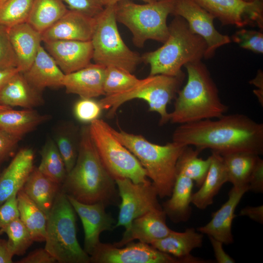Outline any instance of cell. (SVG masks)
<instances>
[{
  "instance_id": "6da1fadb",
  "label": "cell",
  "mask_w": 263,
  "mask_h": 263,
  "mask_svg": "<svg viewBox=\"0 0 263 263\" xmlns=\"http://www.w3.org/2000/svg\"><path fill=\"white\" fill-rule=\"evenodd\" d=\"M179 125L172 141L209 149L221 155L234 152L263 153V124L243 114L225 115Z\"/></svg>"
},
{
  "instance_id": "7a4b0ae2",
  "label": "cell",
  "mask_w": 263,
  "mask_h": 263,
  "mask_svg": "<svg viewBox=\"0 0 263 263\" xmlns=\"http://www.w3.org/2000/svg\"><path fill=\"white\" fill-rule=\"evenodd\" d=\"M63 183V190L81 203L101 202L106 207L120 203L115 181L101 162L88 126L80 131L77 159Z\"/></svg>"
},
{
  "instance_id": "3957f363",
  "label": "cell",
  "mask_w": 263,
  "mask_h": 263,
  "mask_svg": "<svg viewBox=\"0 0 263 263\" xmlns=\"http://www.w3.org/2000/svg\"><path fill=\"white\" fill-rule=\"evenodd\" d=\"M188 80L175 98L169 121L179 125L219 118L228 107L221 100L217 87L201 61L185 65Z\"/></svg>"
},
{
  "instance_id": "277c9868",
  "label": "cell",
  "mask_w": 263,
  "mask_h": 263,
  "mask_svg": "<svg viewBox=\"0 0 263 263\" xmlns=\"http://www.w3.org/2000/svg\"><path fill=\"white\" fill-rule=\"evenodd\" d=\"M114 136L138 159L157 190L158 197H169L176 176L178 158L188 146L172 141L164 145L152 143L144 136L117 131Z\"/></svg>"
},
{
  "instance_id": "5b68a950",
  "label": "cell",
  "mask_w": 263,
  "mask_h": 263,
  "mask_svg": "<svg viewBox=\"0 0 263 263\" xmlns=\"http://www.w3.org/2000/svg\"><path fill=\"white\" fill-rule=\"evenodd\" d=\"M169 31L163 45L141 56L142 61L150 66V75L176 76L183 73L181 68L186 64L205 57L206 41L190 30L183 18L175 16L169 26Z\"/></svg>"
},
{
  "instance_id": "8992f818",
  "label": "cell",
  "mask_w": 263,
  "mask_h": 263,
  "mask_svg": "<svg viewBox=\"0 0 263 263\" xmlns=\"http://www.w3.org/2000/svg\"><path fill=\"white\" fill-rule=\"evenodd\" d=\"M75 211L66 193L58 192L47 216L45 248L59 263H89L77 238Z\"/></svg>"
},
{
  "instance_id": "52a82bcc",
  "label": "cell",
  "mask_w": 263,
  "mask_h": 263,
  "mask_svg": "<svg viewBox=\"0 0 263 263\" xmlns=\"http://www.w3.org/2000/svg\"><path fill=\"white\" fill-rule=\"evenodd\" d=\"M185 77V74L176 76L159 74L139 79L130 89L117 94L107 95L99 102L102 109L108 110L107 116L112 117L123 104L134 99H142L149 105V110L160 117L159 124L169 121L167 106L175 98Z\"/></svg>"
},
{
  "instance_id": "ba28073f",
  "label": "cell",
  "mask_w": 263,
  "mask_h": 263,
  "mask_svg": "<svg viewBox=\"0 0 263 263\" xmlns=\"http://www.w3.org/2000/svg\"><path fill=\"white\" fill-rule=\"evenodd\" d=\"M174 1H155L140 4L122 0L115 4V18L131 31L135 46L142 47L148 39L164 43L169 36L167 20L172 13Z\"/></svg>"
},
{
  "instance_id": "9c48e42d",
  "label": "cell",
  "mask_w": 263,
  "mask_h": 263,
  "mask_svg": "<svg viewBox=\"0 0 263 263\" xmlns=\"http://www.w3.org/2000/svg\"><path fill=\"white\" fill-rule=\"evenodd\" d=\"M115 5H108L95 17L91 39L94 63L105 67L113 66L133 72L142 62L141 56L124 43L118 31Z\"/></svg>"
},
{
  "instance_id": "30bf717a",
  "label": "cell",
  "mask_w": 263,
  "mask_h": 263,
  "mask_svg": "<svg viewBox=\"0 0 263 263\" xmlns=\"http://www.w3.org/2000/svg\"><path fill=\"white\" fill-rule=\"evenodd\" d=\"M88 126L101 162L114 180L126 178L135 183L150 181L138 159L113 134L111 126L99 119L93 121Z\"/></svg>"
},
{
  "instance_id": "8fae6325",
  "label": "cell",
  "mask_w": 263,
  "mask_h": 263,
  "mask_svg": "<svg viewBox=\"0 0 263 263\" xmlns=\"http://www.w3.org/2000/svg\"><path fill=\"white\" fill-rule=\"evenodd\" d=\"M120 202L114 228H128L133 220L153 210L162 209L156 189L150 181L135 183L126 178L115 180Z\"/></svg>"
},
{
  "instance_id": "7c38bea8",
  "label": "cell",
  "mask_w": 263,
  "mask_h": 263,
  "mask_svg": "<svg viewBox=\"0 0 263 263\" xmlns=\"http://www.w3.org/2000/svg\"><path fill=\"white\" fill-rule=\"evenodd\" d=\"M124 247L100 243L90 256L93 263H184L150 244L130 242Z\"/></svg>"
},
{
  "instance_id": "4fadbf2b",
  "label": "cell",
  "mask_w": 263,
  "mask_h": 263,
  "mask_svg": "<svg viewBox=\"0 0 263 263\" xmlns=\"http://www.w3.org/2000/svg\"><path fill=\"white\" fill-rule=\"evenodd\" d=\"M224 25L263 29V2L244 0H194Z\"/></svg>"
},
{
  "instance_id": "5bb4252c",
  "label": "cell",
  "mask_w": 263,
  "mask_h": 263,
  "mask_svg": "<svg viewBox=\"0 0 263 263\" xmlns=\"http://www.w3.org/2000/svg\"><path fill=\"white\" fill-rule=\"evenodd\" d=\"M171 14L183 18L190 30L205 40L207 45L206 58L210 57L216 49L231 41L229 36L215 28L214 17L194 0H175Z\"/></svg>"
},
{
  "instance_id": "9a60e30c",
  "label": "cell",
  "mask_w": 263,
  "mask_h": 263,
  "mask_svg": "<svg viewBox=\"0 0 263 263\" xmlns=\"http://www.w3.org/2000/svg\"><path fill=\"white\" fill-rule=\"evenodd\" d=\"M67 196L82 222L84 233L83 249L90 256L100 243L101 233L114 229L116 221L106 212L104 203L85 204Z\"/></svg>"
},
{
  "instance_id": "2e32d148",
  "label": "cell",
  "mask_w": 263,
  "mask_h": 263,
  "mask_svg": "<svg viewBox=\"0 0 263 263\" xmlns=\"http://www.w3.org/2000/svg\"><path fill=\"white\" fill-rule=\"evenodd\" d=\"M45 49L65 74L83 68L93 59L91 41L60 40L44 42Z\"/></svg>"
},
{
  "instance_id": "e0dca14e",
  "label": "cell",
  "mask_w": 263,
  "mask_h": 263,
  "mask_svg": "<svg viewBox=\"0 0 263 263\" xmlns=\"http://www.w3.org/2000/svg\"><path fill=\"white\" fill-rule=\"evenodd\" d=\"M95 23V18L69 9L41 34L42 41L43 42L60 40L90 41Z\"/></svg>"
},
{
  "instance_id": "ac0fdd59",
  "label": "cell",
  "mask_w": 263,
  "mask_h": 263,
  "mask_svg": "<svg viewBox=\"0 0 263 263\" xmlns=\"http://www.w3.org/2000/svg\"><path fill=\"white\" fill-rule=\"evenodd\" d=\"M166 214L163 209L150 211L132 221L125 229L121 239L113 244L122 247L137 240L151 244L167 236L172 230L166 224Z\"/></svg>"
},
{
  "instance_id": "d6986e66",
  "label": "cell",
  "mask_w": 263,
  "mask_h": 263,
  "mask_svg": "<svg viewBox=\"0 0 263 263\" xmlns=\"http://www.w3.org/2000/svg\"><path fill=\"white\" fill-rule=\"evenodd\" d=\"M248 191L247 187H234L228 192L227 200L216 211L212 214L211 220L197 230L202 234L211 236L223 244L234 242L231 227L236 215V208L244 194Z\"/></svg>"
},
{
  "instance_id": "ffe728a7",
  "label": "cell",
  "mask_w": 263,
  "mask_h": 263,
  "mask_svg": "<svg viewBox=\"0 0 263 263\" xmlns=\"http://www.w3.org/2000/svg\"><path fill=\"white\" fill-rule=\"evenodd\" d=\"M203 234L194 228L184 232L171 230L164 238L150 244L157 250L182 260L184 263H207L205 260L191 255V251L202 246Z\"/></svg>"
},
{
  "instance_id": "44dd1931",
  "label": "cell",
  "mask_w": 263,
  "mask_h": 263,
  "mask_svg": "<svg viewBox=\"0 0 263 263\" xmlns=\"http://www.w3.org/2000/svg\"><path fill=\"white\" fill-rule=\"evenodd\" d=\"M106 67L91 63L75 72L64 75L62 86L68 94L82 98H94L105 95L104 81Z\"/></svg>"
},
{
  "instance_id": "7402d4cb",
  "label": "cell",
  "mask_w": 263,
  "mask_h": 263,
  "mask_svg": "<svg viewBox=\"0 0 263 263\" xmlns=\"http://www.w3.org/2000/svg\"><path fill=\"white\" fill-rule=\"evenodd\" d=\"M34 154L20 150L0 175V205L22 188L34 168Z\"/></svg>"
},
{
  "instance_id": "603a6c76",
  "label": "cell",
  "mask_w": 263,
  "mask_h": 263,
  "mask_svg": "<svg viewBox=\"0 0 263 263\" xmlns=\"http://www.w3.org/2000/svg\"><path fill=\"white\" fill-rule=\"evenodd\" d=\"M20 73L31 66L42 41L41 34L27 22L7 28Z\"/></svg>"
},
{
  "instance_id": "cb8c5ba5",
  "label": "cell",
  "mask_w": 263,
  "mask_h": 263,
  "mask_svg": "<svg viewBox=\"0 0 263 263\" xmlns=\"http://www.w3.org/2000/svg\"><path fill=\"white\" fill-rule=\"evenodd\" d=\"M22 74L29 84L39 92L47 87H62L65 75L41 45L31 66Z\"/></svg>"
},
{
  "instance_id": "d4e9b609",
  "label": "cell",
  "mask_w": 263,
  "mask_h": 263,
  "mask_svg": "<svg viewBox=\"0 0 263 263\" xmlns=\"http://www.w3.org/2000/svg\"><path fill=\"white\" fill-rule=\"evenodd\" d=\"M193 187L192 180L176 172L171 194L162 207L166 216L173 223L186 222L189 219Z\"/></svg>"
},
{
  "instance_id": "484cf974",
  "label": "cell",
  "mask_w": 263,
  "mask_h": 263,
  "mask_svg": "<svg viewBox=\"0 0 263 263\" xmlns=\"http://www.w3.org/2000/svg\"><path fill=\"white\" fill-rule=\"evenodd\" d=\"M39 92L33 88L23 74L18 72L11 77L0 92V104L33 109L43 104Z\"/></svg>"
},
{
  "instance_id": "4316f807",
  "label": "cell",
  "mask_w": 263,
  "mask_h": 263,
  "mask_svg": "<svg viewBox=\"0 0 263 263\" xmlns=\"http://www.w3.org/2000/svg\"><path fill=\"white\" fill-rule=\"evenodd\" d=\"M209 157L210 165L207 176L199 189L192 193L191 197V203L200 209L211 205L223 185L228 182L222 156L212 151Z\"/></svg>"
},
{
  "instance_id": "83f0119b",
  "label": "cell",
  "mask_w": 263,
  "mask_h": 263,
  "mask_svg": "<svg viewBox=\"0 0 263 263\" xmlns=\"http://www.w3.org/2000/svg\"><path fill=\"white\" fill-rule=\"evenodd\" d=\"M22 189L47 217L59 191V184L34 168Z\"/></svg>"
},
{
  "instance_id": "f1b7e54d",
  "label": "cell",
  "mask_w": 263,
  "mask_h": 263,
  "mask_svg": "<svg viewBox=\"0 0 263 263\" xmlns=\"http://www.w3.org/2000/svg\"><path fill=\"white\" fill-rule=\"evenodd\" d=\"M49 118L33 109L15 110L10 108L0 110V129L21 139Z\"/></svg>"
},
{
  "instance_id": "f546056e",
  "label": "cell",
  "mask_w": 263,
  "mask_h": 263,
  "mask_svg": "<svg viewBox=\"0 0 263 263\" xmlns=\"http://www.w3.org/2000/svg\"><path fill=\"white\" fill-rule=\"evenodd\" d=\"M19 219L30 232L34 242L45 241L47 217L37 204L20 189L17 193Z\"/></svg>"
},
{
  "instance_id": "4dcf8cb0",
  "label": "cell",
  "mask_w": 263,
  "mask_h": 263,
  "mask_svg": "<svg viewBox=\"0 0 263 263\" xmlns=\"http://www.w3.org/2000/svg\"><path fill=\"white\" fill-rule=\"evenodd\" d=\"M68 10L63 0H34L27 22L41 34Z\"/></svg>"
},
{
  "instance_id": "1f68e13d",
  "label": "cell",
  "mask_w": 263,
  "mask_h": 263,
  "mask_svg": "<svg viewBox=\"0 0 263 263\" xmlns=\"http://www.w3.org/2000/svg\"><path fill=\"white\" fill-rule=\"evenodd\" d=\"M222 156L228 182L234 187H247L249 177L259 155L240 152Z\"/></svg>"
},
{
  "instance_id": "d6a6232c",
  "label": "cell",
  "mask_w": 263,
  "mask_h": 263,
  "mask_svg": "<svg viewBox=\"0 0 263 263\" xmlns=\"http://www.w3.org/2000/svg\"><path fill=\"white\" fill-rule=\"evenodd\" d=\"M202 151L187 146L179 156L176 165V172H180L195 183L200 187L204 182L210 165V159L199 157Z\"/></svg>"
},
{
  "instance_id": "836d02e7",
  "label": "cell",
  "mask_w": 263,
  "mask_h": 263,
  "mask_svg": "<svg viewBox=\"0 0 263 263\" xmlns=\"http://www.w3.org/2000/svg\"><path fill=\"white\" fill-rule=\"evenodd\" d=\"M41 161L38 169L58 184L67 175L64 162L53 139H48L40 151Z\"/></svg>"
},
{
  "instance_id": "e575fe53",
  "label": "cell",
  "mask_w": 263,
  "mask_h": 263,
  "mask_svg": "<svg viewBox=\"0 0 263 263\" xmlns=\"http://www.w3.org/2000/svg\"><path fill=\"white\" fill-rule=\"evenodd\" d=\"M75 127L65 125L56 132L54 139L65 164L67 173L74 167L78 155L79 141Z\"/></svg>"
},
{
  "instance_id": "d590c367",
  "label": "cell",
  "mask_w": 263,
  "mask_h": 263,
  "mask_svg": "<svg viewBox=\"0 0 263 263\" xmlns=\"http://www.w3.org/2000/svg\"><path fill=\"white\" fill-rule=\"evenodd\" d=\"M34 0H6L0 6V25L9 28L27 22Z\"/></svg>"
},
{
  "instance_id": "8d00e7d4",
  "label": "cell",
  "mask_w": 263,
  "mask_h": 263,
  "mask_svg": "<svg viewBox=\"0 0 263 263\" xmlns=\"http://www.w3.org/2000/svg\"><path fill=\"white\" fill-rule=\"evenodd\" d=\"M139 80L132 73L125 69L113 66L107 67L104 81L105 95L125 91Z\"/></svg>"
},
{
  "instance_id": "74e56055",
  "label": "cell",
  "mask_w": 263,
  "mask_h": 263,
  "mask_svg": "<svg viewBox=\"0 0 263 263\" xmlns=\"http://www.w3.org/2000/svg\"><path fill=\"white\" fill-rule=\"evenodd\" d=\"M3 228L7 235L8 244L15 255L24 254L34 242L30 232L19 218Z\"/></svg>"
},
{
  "instance_id": "f35d334b",
  "label": "cell",
  "mask_w": 263,
  "mask_h": 263,
  "mask_svg": "<svg viewBox=\"0 0 263 263\" xmlns=\"http://www.w3.org/2000/svg\"><path fill=\"white\" fill-rule=\"evenodd\" d=\"M241 48L257 54L263 53V34L260 31L242 29L231 37Z\"/></svg>"
},
{
  "instance_id": "ab89813d",
  "label": "cell",
  "mask_w": 263,
  "mask_h": 263,
  "mask_svg": "<svg viewBox=\"0 0 263 263\" xmlns=\"http://www.w3.org/2000/svg\"><path fill=\"white\" fill-rule=\"evenodd\" d=\"M102 110L99 101L93 98L80 97L75 104L73 111L78 121L90 124L98 119Z\"/></svg>"
},
{
  "instance_id": "60d3db41",
  "label": "cell",
  "mask_w": 263,
  "mask_h": 263,
  "mask_svg": "<svg viewBox=\"0 0 263 263\" xmlns=\"http://www.w3.org/2000/svg\"><path fill=\"white\" fill-rule=\"evenodd\" d=\"M16 57L6 27L0 25V69L17 67Z\"/></svg>"
},
{
  "instance_id": "b9f144b4",
  "label": "cell",
  "mask_w": 263,
  "mask_h": 263,
  "mask_svg": "<svg viewBox=\"0 0 263 263\" xmlns=\"http://www.w3.org/2000/svg\"><path fill=\"white\" fill-rule=\"evenodd\" d=\"M70 10L95 18L106 6L105 0H63Z\"/></svg>"
},
{
  "instance_id": "7bdbcfd3",
  "label": "cell",
  "mask_w": 263,
  "mask_h": 263,
  "mask_svg": "<svg viewBox=\"0 0 263 263\" xmlns=\"http://www.w3.org/2000/svg\"><path fill=\"white\" fill-rule=\"evenodd\" d=\"M19 218L17 194H15L0 205V228Z\"/></svg>"
},
{
  "instance_id": "ee69618b",
  "label": "cell",
  "mask_w": 263,
  "mask_h": 263,
  "mask_svg": "<svg viewBox=\"0 0 263 263\" xmlns=\"http://www.w3.org/2000/svg\"><path fill=\"white\" fill-rule=\"evenodd\" d=\"M248 191L263 192V160L258 157L247 183Z\"/></svg>"
},
{
  "instance_id": "f6af8a7d",
  "label": "cell",
  "mask_w": 263,
  "mask_h": 263,
  "mask_svg": "<svg viewBox=\"0 0 263 263\" xmlns=\"http://www.w3.org/2000/svg\"><path fill=\"white\" fill-rule=\"evenodd\" d=\"M20 139L0 129V162L9 156Z\"/></svg>"
},
{
  "instance_id": "bcb514c9",
  "label": "cell",
  "mask_w": 263,
  "mask_h": 263,
  "mask_svg": "<svg viewBox=\"0 0 263 263\" xmlns=\"http://www.w3.org/2000/svg\"><path fill=\"white\" fill-rule=\"evenodd\" d=\"M55 258L44 248H38L17 262L18 263H54Z\"/></svg>"
},
{
  "instance_id": "7dc6e473",
  "label": "cell",
  "mask_w": 263,
  "mask_h": 263,
  "mask_svg": "<svg viewBox=\"0 0 263 263\" xmlns=\"http://www.w3.org/2000/svg\"><path fill=\"white\" fill-rule=\"evenodd\" d=\"M212 246L216 261L218 263H234L235 260L224 250L223 243L212 237L208 236Z\"/></svg>"
},
{
  "instance_id": "c3c4849f",
  "label": "cell",
  "mask_w": 263,
  "mask_h": 263,
  "mask_svg": "<svg viewBox=\"0 0 263 263\" xmlns=\"http://www.w3.org/2000/svg\"><path fill=\"white\" fill-rule=\"evenodd\" d=\"M239 216H245L261 224L263 223V206H247L242 208Z\"/></svg>"
},
{
  "instance_id": "681fc988",
  "label": "cell",
  "mask_w": 263,
  "mask_h": 263,
  "mask_svg": "<svg viewBox=\"0 0 263 263\" xmlns=\"http://www.w3.org/2000/svg\"><path fill=\"white\" fill-rule=\"evenodd\" d=\"M8 241L0 239V263H12L14 256Z\"/></svg>"
},
{
  "instance_id": "f907efd6",
  "label": "cell",
  "mask_w": 263,
  "mask_h": 263,
  "mask_svg": "<svg viewBox=\"0 0 263 263\" xmlns=\"http://www.w3.org/2000/svg\"><path fill=\"white\" fill-rule=\"evenodd\" d=\"M250 84L254 85L259 89L254 90V93L258 97L259 102L263 104V73L261 70H259L255 78L250 81Z\"/></svg>"
},
{
  "instance_id": "816d5d0a",
  "label": "cell",
  "mask_w": 263,
  "mask_h": 263,
  "mask_svg": "<svg viewBox=\"0 0 263 263\" xmlns=\"http://www.w3.org/2000/svg\"><path fill=\"white\" fill-rule=\"evenodd\" d=\"M18 72H20L17 67L0 69V92L10 78Z\"/></svg>"
},
{
  "instance_id": "f5cc1de1",
  "label": "cell",
  "mask_w": 263,
  "mask_h": 263,
  "mask_svg": "<svg viewBox=\"0 0 263 263\" xmlns=\"http://www.w3.org/2000/svg\"><path fill=\"white\" fill-rule=\"evenodd\" d=\"M105 0L106 6L108 5H114L115 4H116L118 2L122 0ZM142 0L146 3L152 2L156 1V0Z\"/></svg>"
},
{
  "instance_id": "db71d44e",
  "label": "cell",
  "mask_w": 263,
  "mask_h": 263,
  "mask_svg": "<svg viewBox=\"0 0 263 263\" xmlns=\"http://www.w3.org/2000/svg\"><path fill=\"white\" fill-rule=\"evenodd\" d=\"M10 108L11 107H7V106H3V105H2L0 104V110L6 109Z\"/></svg>"
},
{
  "instance_id": "11a10c76",
  "label": "cell",
  "mask_w": 263,
  "mask_h": 263,
  "mask_svg": "<svg viewBox=\"0 0 263 263\" xmlns=\"http://www.w3.org/2000/svg\"><path fill=\"white\" fill-rule=\"evenodd\" d=\"M4 233V229L3 228H0V236L2 235Z\"/></svg>"
},
{
  "instance_id": "9f6ffc18",
  "label": "cell",
  "mask_w": 263,
  "mask_h": 263,
  "mask_svg": "<svg viewBox=\"0 0 263 263\" xmlns=\"http://www.w3.org/2000/svg\"><path fill=\"white\" fill-rule=\"evenodd\" d=\"M7 0H0V6L1 5Z\"/></svg>"
},
{
  "instance_id": "6f0895ef",
  "label": "cell",
  "mask_w": 263,
  "mask_h": 263,
  "mask_svg": "<svg viewBox=\"0 0 263 263\" xmlns=\"http://www.w3.org/2000/svg\"><path fill=\"white\" fill-rule=\"evenodd\" d=\"M257 0L263 1V0H248V1H257Z\"/></svg>"
},
{
  "instance_id": "680465c9",
  "label": "cell",
  "mask_w": 263,
  "mask_h": 263,
  "mask_svg": "<svg viewBox=\"0 0 263 263\" xmlns=\"http://www.w3.org/2000/svg\"><path fill=\"white\" fill-rule=\"evenodd\" d=\"M156 1H161V0H156Z\"/></svg>"
},
{
  "instance_id": "91938a15",
  "label": "cell",
  "mask_w": 263,
  "mask_h": 263,
  "mask_svg": "<svg viewBox=\"0 0 263 263\" xmlns=\"http://www.w3.org/2000/svg\"><path fill=\"white\" fill-rule=\"evenodd\" d=\"M245 0V1H248V0Z\"/></svg>"
}]
</instances>
